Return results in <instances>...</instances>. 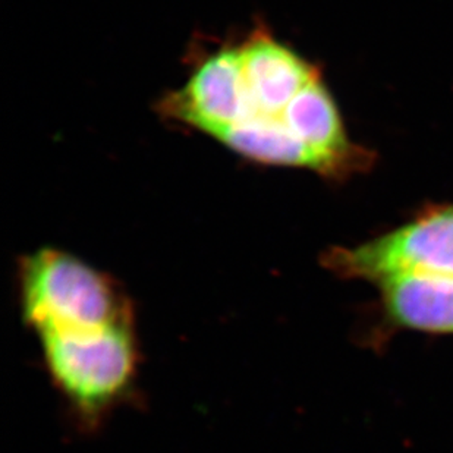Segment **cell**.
I'll use <instances>...</instances> for the list:
<instances>
[{"label":"cell","instance_id":"6da1fadb","mask_svg":"<svg viewBox=\"0 0 453 453\" xmlns=\"http://www.w3.org/2000/svg\"><path fill=\"white\" fill-rule=\"evenodd\" d=\"M188 77L156 104L158 115L265 166L320 163L296 129L301 97L320 71L265 22L218 43L193 46Z\"/></svg>","mask_w":453,"mask_h":453},{"label":"cell","instance_id":"7a4b0ae2","mask_svg":"<svg viewBox=\"0 0 453 453\" xmlns=\"http://www.w3.org/2000/svg\"><path fill=\"white\" fill-rule=\"evenodd\" d=\"M51 385L82 433H95L137 389V321L73 325L33 334Z\"/></svg>","mask_w":453,"mask_h":453},{"label":"cell","instance_id":"277c9868","mask_svg":"<svg viewBox=\"0 0 453 453\" xmlns=\"http://www.w3.org/2000/svg\"><path fill=\"white\" fill-rule=\"evenodd\" d=\"M323 263L339 278L374 283L406 274L453 276V204L357 247L330 249Z\"/></svg>","mask_w":453,"mask_h":453},{"label":"cell","instance_id":"5b68a950","mask_svg":"<svg viewBox=\"0 0 453 453\" xmlns=\"http://www.w3.org/2000/svg\"><path fill=\"white\" fill-rule=\"evenodd\" d=\"M394 327L453 334V276L406 274L376 283Z\"/></svg>","mask_w":453,"mask_h":453},{"label":"cell","instance_id":"3957f363","mask_svg":"<svg viewBox=\"0 0 453 453\" xmlns=\"http://www.w3.org/2000/svg\"><path fill=\"white\" fill-rule=\"evenodd\" d=\"M17 296L24 326L33 334L135 319L128 292L113 276L50 247L18 260Z\"/></svg>","mask_w":453,"mask_h":453}]
</instances>
